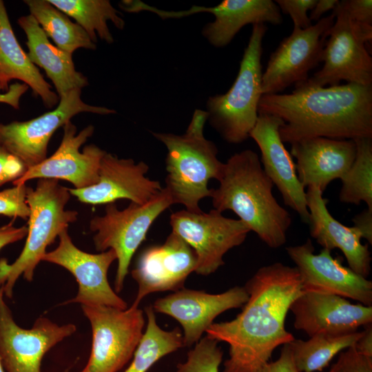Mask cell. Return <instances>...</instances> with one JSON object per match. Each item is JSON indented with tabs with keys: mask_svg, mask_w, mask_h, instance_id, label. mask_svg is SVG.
<instances>
[{
	"mask_svg": "<svg viewBox=\"0 0 372 372\" xmlns=\"http://www.w3.org/2000/svg\"><path fill=\"white\" fill-rule=\"evenodd\" d=\"M30 14L57 48L72 54L79 48L95 50L94 43L85 30L73 23L48 0H25Z\"/></svg>",
	"mask_w": 372,
	"mask_h": 372,
	"instance_id": "4316f807",
	"label": "cell"
},
{
	"mask_svg": "<svg viewBox=\"0 0 372 372\" xmlns=\"http://www.w3.org/2000/svg\"><path fill=\"white\" fill-rule=\"evenodd\" d=\"M260 372H299L296 369L289 346H282L279 358L274 362H269Z\"/></svg>",
	"mask_w": 372,
	"mask_h": 372,
	"instance_id": "74e56055",
	"label": "cell"
},
{
	"mask_svg": "<svg viewBox=\"0 0 372 372\" xmlns=\"http://www.w3.org/2000/svg\"><path fill=\"white\" fill-rule=\"evenodd\" d=\"M147 322L134 353L132 361L124 372H147L163 357L184 347L183 334L178 329L165 331L156 322L152 306L145 309Z\"/></svg>",
	"mask_w": 372,
	"mask_h": 372,
	"instance_id": "f546056e",
	"label": "cell"
},
{
	"mask_svg": "<svg viewBox=\"0 0 372 372\" xmlns=\"http://www.w3.org/2000/svg\"><path fill=\"white\" fill-rule=\"evenodd\" d=\"M332 13L335 21L322 50L323 65L307 81L321 87L341 81L372 85V57L366 47L372 39V25L352 19L340 1Z\"/></svg>",
	"mask_w": 372,
	"mask_h": 372,
	"instance_id": "ba28073f",
	"label": "cell"
},
{
	"mask_svg": "<svg viewBox=\"0 0 372 372\" xmlns=\"http://www.w3.org/2000/svg\"><path fill=\"white\" fill-rule=\"evenodd\" d=\"M363 335L354 345L361 353L372 357V329L371 324L365 327Z\"/></svg>",
	"mask_w": 372,
	"mask_h": 372,
	"instance_id": "7bdbcfd3",
	"label": "cell"
},
{
	"mask_svg": "<svg viewBox=\"0 0 372 372\" xmlns=\"http://www.w3.org/2000/svg\"><path fill=\"white\" fill-rule=\"evenodd\" d=\"M364 331L346 335L316 334L307 340L294 339L288 344L299 372L320 371L343 350L355 344Z\"/></svg>",
	"mask_w": 372,
	"mask_h": 372,
	"instance_id": "f1b7e54d",
	"label": "cell"
},
{
	"mask_svg": "<svg viewBox=\"0 0 372 372\" xmlns=\"http://www.w3.org/2000/svg\"><path fill=\"white\" fill-rule=\"evenodd\" d=\"M28 89V86L25 83H14L10 85L6 92L0 94V103L9 105L14 109H19L20 99Z\"/></svg>",
	"mask_w": 372,
	"mask_h": 372,
	"instance_id": "60d3db41",
	"label": "cell"
},
{
	"mask_svg": "<svg viewBox=\"0 0 372 372\" xmlns=\"http://www.w3.org/2000/svg\"><path fill=\"white\" fill-rule=\"evenodd\" d=\"M317 0H276L275 3L280 12L289 15L293 24V29H306L312 25L308 14Z\"/></svg>",
	"mask_w": 372,
	"mask_h": 372,
	"instance_id": "e575fe53",
	"label": "cell"
},
{
	"mask_svg": "<svg viewBox=\"0 0 372 372\" xmlns=\"http://www.w3.org/2000/svg\"><path fill=\"white\" fill-rule=\"evenodd\" d=\"M17 22L27 37L28 57L45 71L59 97L87 85V79L76 70L72 54L52 45L30 14L21 17Z\"/></svg>",
	"mask_w": 372,
	"mask_h": 372,
	"instance_id": "d4e9b609",
	"label": "cell"
},
{
	"mask_svg": "<svg viewBox=\"0 0 372 372\" xmlns=\"http://www.w3.org/2000/svg\"><path fill=\"white\" fill-rule=\"evenodd\" d=\"M28 226L15 227L11 222L0 227V250L12 243L18 242L27 236Z\"/></svg>",
	"mask_w": 372,
	"mask_h": 372,
	"instance_id": "f35d334b",
	"label": "cell"
},
{
	"mask_svg": "<svg viewBox=\"0 0 372 372\" xmlns=\"http://www.w3.org/2000/svg\"><path fill=\"white\" fill-rule=\"evenodd\" d=\"M289 310L294 327L309 337L318 333L346 335L372 322V306L353 304L343 297L316 292H302Z\"/></svg>",
	"mask_w": 372,
	"mask_h": 372,
	"instance_id": "7402d4cb",
	"label": "cell"
},
{
	"mask_svg": "<svg viewBox=\"0 0 372 372\" xmlns=\"http://www.w3.org/2000/svg\"><path fill=\"white\" fill-rule=\"evenodd\" d=\"M10 81L7 77L0 73V92L1 91L6 92L9 89Z\"/></svg>",
	"mask_w": 372,
	"mask_h": 372,
	"instance_id": "ee69618b",
	"label": "cell"
},
{
	"mask_svg": "<svg viewBox=\"0 0 372 372\" xmlns=\"http://www.w3.org/2000/svg\"><path fill=\"white\" fill-rule=\"evenodd\" d=\"M207 121L206 111L196 109L185 133L152 132L167 149L165 187L174 204L192 212L202 211L199 202L211 194L209 181L218 180L224 166L216 144L204 135Z\"/></svg>",
	"mask_w": 372,
	"mask_h": 372,
	"instance_id": "277c9868",
	"label": "cell"
},
{
	"mask_svg": "<svg viewBox=\"0 0 372 372\" xmlns=\"http://www.w3.org/2000/svg\"><path fill=\"white\" fill-rule=\"evenodd\" d=\"M258 114L282 119L280 136L289 144L313 137L372 138V85L321 87L307 79L290 94L262 95Z\"/></svg>",
	"mask_w": 372,
	"mask_h": 372,
	"instance_id": "7a4b0ae2",
	"label": "cell"
},
{
	"mask_svg": "<svg viewBox=\"0 0 372 372\" xmlns=\"http://www.w3.org/2000/svg\"><path fill=\"white\" fill-rule=\"evenodd\" d=\"M245 288L249 298L241 312L205 331L229 346L223 372H260L278 347L295 339L285 324L291 304L303 292L298 269L281 262L264 266Z\"/></svg>",
	"mask_w": 372,
	"mask_h": 372,
	"instance_id": "6da1fadb",
	"label": "cell"
},
{
	"mask_svg": "<svg viewBox=\"0 0 372 372\" xmlns=\"http://www.w3.org/2000/svg\"><path fill=\"white\" fill-rule=\"evenodd\" d=\"M59 10L74 19L96 43L97 37L107 43L114 38L107 25L111 21L116 28L123 30L125 23L121 13L108 0H48Z\"/></svg>",
	"mask_w": 372,
	"mask_h": 372,
	"instance_id": "83f0119b",
	"label": "cell"
},
{
	"mask_svg": "<svg viewBox=\"0 0 372 372\" xmlns=\"http://www.w3.org/2000/svg\"><path fill=\"white\" fill-rule=\"evenodd\" d=\"M249 295L245 287H234L220 293L182 289L157 299L154 311L176 320L183 329V345L197 343L204 332L222 313L242 307Z\"/></svg>",
	"mask_w": 372,
	"mask_h": 372,
	"instance_id": "d6986e66",
	"label": "cell"
},
{
	"mask_svg": "<svg viewBox=\"0 0 372 372\" xmlns=\"http://www.w3.org/2000/svg\"><path fill=\"white\" fill-rule=\"evenodd\" d=\"M63 138L55 152L39 164L28 168L14 186L33 179L51 178L70 182L74 189L91 187L99 181V167L105 153L94 144L81 147L91 137L94 127L89 125L76 134V127L70 121L63 126Z\"/></svg>",
	"mask_w": 372,
	"mask_h": 372,
	"instance_id": "2e32d148",
	"label": "cell"
},
{
	"mask_svg": "<svg viewBox=\"0 0 372 372\" xmlns=\"http://www.w3.org/2000/svg\"><path fill=\"white\" fill-rule=\"evenodd\" d=\"M223 355L218 342L205 336L189 351L186 360L178 364L176 372H219Z\"/></svg>",
	"mask_w": 372,
	"mask_h": 372,
	"instance_id": "1f68e13d",
	"label": "cell"
},
{
	"mask_svg": "<svg viewBox=\"0 0 372 372\" xmlns=\"http://www.w3.org/2000/svg\"><path fill=\"white\" fill-rule=\"evenodd\" d=\"M0 287V360L5 372H41L44 355L76 331L74 324L59 325L41 316L31 329L14 321Z\"/></svg>",
	"mask_w": 372,
	"mask_h": 372,
	"instance_id": "4fadbf2b",
	"label": "cell"
},
{
	"mask_svg": "<svg viewBox=\"0 0 372 372\" xmlns=\"http://www.w3.org/2000/svg\"><path fill=\"white\" fill-rule=\"evenodd\" d=\"M218 181L210 196L214 209L232 211L271 248L286 242L291 216L274 197L273 184L257 153L245 149L231 156Z\"/></svg>",
	"mask_w": 372,
	"mask_h": 372,
	"instance_id": "3957f363",
	"label": "cell"
},
{
	"mask_svg": "<svg viewBox=\"0 0 372 372\" xmlns=\"http://www.w3.org/2000/svg\"><path fill=\"white\" fill-rule=\"evenodd\" d=\"M196 266L194 249L179 236L171 232L163 244L145 249L132 270V276L138 286L132 305L138 307L140 302L152 293L183 289L187 278L195 271Z\"/></svg>",
	"mask_w": 372,
	"mask_h": 372,
	"instance_id": "ac0fdd59",
	"label": "cell"
},
{
	"mask_svg": "<svg viewBox=\"0 0 372 372\" xmlns=\"http://www.w3.org/2000/svg\"><path fill=\"white\" fill-rule=\"evenodd\" d=\"M90 321L92 349L81 372H118L132 358L143 336L145 318L138 307L119 309L102 305H81Z\"/></svg>",
	"mask_w": 372,
	"mask_h": 372,
	"instance_id": "9c48e42d",
	"label": "cell"
},
{
	"mask_svg": "<svg viewBox=\"0 0 372 372\" xmlns=\"http://www.w3.org/2000/svg\"><path fill=\"white\" fill-rule=\"evenodd\" d=\"M291 156L304 188L315 187L322 193L329 184L341 179L352 165L355 154L354 140L313 137L291 144Z\"/></svg>",
	"mask_w": 372,
	"mask_h": 372,
	"instance_id": "603a6c76",
	"label": "cell"
},
{
	"mask_svg": "<svg viewBox=\"0 0 372 372\" xmlns=\"http://www.w3.org/2000/svg\"><path fill=\"white\" fill-rule=\"evenodd\" d=\"M267 30L265 23L252 25L234 83L226 93L209 96L207 101V121L227 143L246 141L258 119L262 96V40Z\"/></svg>",
	"mask_w": 372,
	"mask_h": 372,
	"instance_id": "8992f818",
	"label": "cell"
},
{
	"mask_svg": "<svg viewBox=\"0 0 372 372\" xmlns=\"http://www.w3.org/2000/svg\"><path fill=\"white\" fill-rule=\"evenodd\" d=\"M25 184L0 192V215L28 219L30 208L26 202Z\"/></svg>",
	"mask_w": 372,
	"mask_h": 372,
	"instance_id": "d6a6232c",
	"label": "cell"
},
{
	"mask_svg": "<svg viewBox=\"0 0 372 372\" xmlns=\"http://www.w3.org/2000/svg\"><path fill=\"white\" fill-rule=\"evenodd\" d=\"M174 204L165 187L147 203H134L124 209L117 208L115 203L107 204L103 216L93 217L90 229L95 249L99 252L113 249L117 257L118 267L115 278V292H120L128 273L131 260L154 220Z\"/></svg>",
	"mask_w": 372,
	"mask_h": 372,
	"instance_id": "52a82bcc",
	"label": "cell"
},
{
	"mask_svg": "<svg viewBox=\"0 0 372 372\" xmlns=\"http://www.w3.org/2000/svg\"><path fill=\"white\" fill-rule=\"evenodd\" d=\"M172 232L183 238L194 251V272L202 276L214 273L224 265L223 256L240 245L250 232L240 220L224 216L215 209L209 212L183 209L170 216Z\"/></svg>",
	"mask_w": 372,
	"mask_h": 372,
	"instance_id": "30bf717a",
	"label": "cell"
},
{
	"mask_svg": "<svg viewBox=\"0 0 372 372\" xmlns=\"http://www.w3.org/2000/svg\"><path fill=\"white\" fill-rule=\"evenodd\" d=\"M356 154L354 161L340 179V202L360 205L364 202L372 209V138L354 140Z\"/></svg>",
	"mask_w": 372,
	"mask_h": 372,
	"instance_id": "4dcf8cb0",
	"label": "cell"
},
{
	"mask_svg": "<svg viewBox=\"0 0 372 372\" xmlns=\"http://www.w3.org/2000/svg\"><path fill=\"white\" fill-rule=\"evenodd\" d=\"M59 238L58 247L47 252L42 261L59 265L75 278L77 295L66 303L126 309L127 302L112 289L107 279L109 268L117 259L115 251L112 249L99 254L83 251L73 243L68 229L60 233Z\"/></svg>",
	"mask_w": 372,
	"mask_h": 372,
	"instance_id": "5bb4252c",
	"label": "cell"
},
{
	"mask_svg": "<svg viewBox=\"0 0 372 372\" xmlns=\"http://www.w3.org/2000/svg\"><path fill=\"white\" fill-rule=\"evenodd\" d=\"M27 169L20 159L0 145V186L19 179Z\"/></svg>",
	"mask_w": 372,
	"mask_h": 372,
	"instance_id": "d590c367",
	"label": "cell"
},
{
	"mask_svg": "<svg viewBox=\"0 0 372 372\" xmlns=\"http://www.w3.org/2000/svg\"><path fill=\"white\" fill-rule=\"evenodd\" d=\"M340 1L352 19L363 25H372L371 0H342Z\"/></svg>",
	"mask_w": 372,
	"mask_h": 372,
	"instance_id": "8d00e7d4",
	"label": "cell"
},
{
	"mask_svg": "<svg viewBox=\"0 0 372 372\" xmlns=\"http://www.w3.org/2000/svg\"><path fill=\"white\" fill-rule=\"evenodd\" d=\"M315 187L306 192L309 211V232L323 248L339 249L345 256L349 267L367 278L371 271V256L367 244L361 243L362 236L354 227H347L337 220L327 209L328 200Z\"/></svg>",
	"mask_w": 372,
	"mask_h": 372,
	"instance_id": "cb8c5ba5",
	"label": "cell"
},
{
	"mask_svg": "<svg viewBox=\"0 0 372 372\" xmlns=\"http://www.w3.org/2000/svg\"><path fill=\"white\" fill-rule=\"evenodd\" d=\"M81 90H73L59 97L52 111L26 121L0 122V145L20 159L27 169L47 158L50 140L55 131L82 112L101 115L115 114L105 107L90 105L81 97Z\"/></svg>",
	"mask_w": 372,
	"mask_h": 372,
	"instance_id": "8fae6325",
	"label": "cell"
},
{
	"mask_svg": "<svg viewBox=\"0 0 372 372\" xmlns=\"http://www.w3.org/2000/svg\"><path fill=\"white\" fill-rule=\"evenodd\" d=\"M149 169L144 161L135 163L132 158H120L106 152L101 161L97 183L84 189L69 188V191L85 204H109L127 199L143 205L163 189L159 181L145 176Z\"/></svg>",
	"mask_w": 372,
	"mask_h": 372,
	"instance_id": "ffe728a7",
	"label": "cell"
},
{
	"mask_svg": "<svg viewBox=\"0 0 372 372\" xmlns=\"http://www.w3.org/2000/svg\"><path fill=\"white\" fill-rule=\"evenodd\" d=\"M140 11L153 12L162 19H179L192 14L207 12L215 19L202 29L203 37L215 48L227 45L236 34L248 24L269 23L280 25L282 17L275 1L271 0H224L213 7L193 6L183 10H165L145 3L140 5Z\"/></svg>",
	"mask_w": 372,
	"mask_h": 372,
	"instance_id": "e0dca14e",
	"label": "cell"
},
{
	"mask_svg": "<svg viewBox=\"0 0 372 372\" xmlns=\"http://www.w3.org/2000/svg\"><path fill=\"white\" fill-rule=\"evenodd\" d=\"M328 372H372V357L360 353L353 345L340 352Z\"/></svg>",
	"mask_w": 372,
	"mask_h": 372,
	"instance_id": "836d02e7",
	"label": "cell"
},
{
	"mask_svg": "<svg viewBox=\"0 0 372 372\" xmlns=\"http://www.w3.org/2000/svg\"><path fill=\"white\" fill-rule=\"evenodd\" d=\"M0 372H5L4 369L1 364V360H0Z\"/></svg>",
	"mask_w": 372,
	"mask_h": 372,
	"instance_id": "f6af8a7d",
	"label": "cell"
},
{
	"mask_svg": "<svg viewBox=\"0 0 372 372\" xmlns=\"http://www.w3.org/2000/svg\"><path fill=\"white\" fill-rule=\"evenodd\" d=\"M353 226L370 245L372 243V209H366L352 220Z\"/></svg>",
	"mask_w": 372,
	"mask_h": 372,
	"instance_id": "ab89813d",
	"label": "cell"
},
{
	"mask_svg": "<svg viewBox=\"0 0 372 372\" xmlns=\"http://www.w3.org/2000/svg\"><path fill=\"white\" fill-rule=\"evenodd\" d=\"M314 250L310 239L286 248L299 272L303 292L336 295L372 305L371 281L344 266L342 258H333L331 250L322 248L318 254Z\"/></svg>",
	"mask_w": 372,
	"mask_h": 372,
	"instance_id": "9a60e30c",
	"label": "cell"
},
{
	"mask_svg": "<svg viewBox=\"0 0 372 372\" xmlns=\"http://www.w3.org/2000/svg\"><path fill=\"white\" fill-rule=\"evenodd\" d=\"M283 124V121L276 116L259 114L249 137L258 145L263 170L278 188L285 205L308 224L309 214L305 188L298 179L296 164L279 134Z\"/></svg>",
	"mask_w": 372,
	"mask_h": 372,
	"instance_id": "44dd1931",
	"label": "cell"
},
{
	"mask_svg": "<svg viewBox=\"0 0 372 372\" xmlns=\"http://www.w3.org/2000/svg\"><path fill=\"white\" fill-rule=\"evenodd\" d=\"M0 73L10 81L18 79L30 87L48 108L59 101L57 94L44 79L19 45L3 1L0 0Z\"/></svg>",
	"mask_w": 372,
	"mask_h": 372,
	"instance_id": "484cf974",
	"label": "cell"
},
{
	"mask_svg": "<svg viewBox=\"0 0 372 372\" xmlns=\"http://www.w3.org/2000/svg\"><path fill=\"white\" fill-rule=\"evenodd\" d=\"M70 196L69 188L55 179L40 178L35 188L27 187L30 214L25 245L13 263L0 260V287L6 297L12 298L14 285L21 275L27 281H32L34 270L47 253V247L77 220L76 211L65 209Z\"/></svg>",
	"mask_w": 372,
	"mask_h": 372,
	"instance_id": "5b68a950",
	"label": "cell"
},
{
	"mask_svg": "<svg viewBox=\"0 0 372 372\" xmlns=\"http://www.w3.org/2000/svg\"><path fill=\"white\" fill-rule=\"evenodd\" d=\"M335 21L333 13L306 29H293L271 53L262 76V95L280 94L309 78L321 62L322 53Z\"/></svg>",
	"mask_w": 372,
	"mask_h": 372,
	"instance_id": "7c38bea8",
	"label": "cell"
},
{
	"mask_svg": "<svg viewBox=\"0 0 372 372\" xmlns=\"http://www.w3.org/2000/svg\"><path fill=\"white\" fill-rule=\"evenodd\" d=\"M338 0H317V2L310 10L309 15L311 21H318L322 16L327 12L333 10L337 4Z\"/></svg>",
	"mask_w": 372,
	"mask_h": 372,
	"instance_id": "b9f144b4",
	"label": "cell"
}]
</instances>
